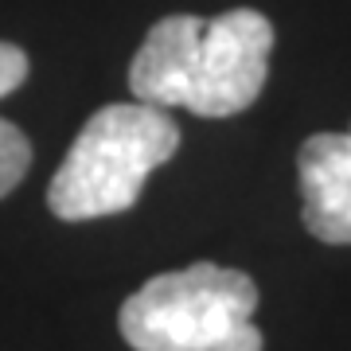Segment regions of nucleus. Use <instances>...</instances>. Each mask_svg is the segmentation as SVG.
Segmentation results:
<instances>
[{"instance_id": "f257e3e1", "label": "nucleus", "mask_w": 351, "mask_h": 351, "mask_svg": "<svg viewBox=\"0 0 351 351\" xmlns=\"http://www.w3.org/2000/svg\"><path fill=\"white\" fill-rule=\"evenodd\" d=\"M274 24L254 8L199 20L164 16L129 63V90L149 106H184L199 117H234L265 86Z\"/></svg>"}, {"instance_id": "f03ea898", "label": "nucleus", "mask_w": 351, "mask_h": 351, "mask_svg": "<svg viewBox=\"0 0 351 351\" xmlns=\"http://www.w3.org/2000/svg\"><path fill=\"white\" fill-rule=\"evenodd\" d=\"M180 149V125L149 101H117L90 117L47 188V207L63 223L121 215Z\"/></svg>"}, {"instance_id": "7ed1b4c3", "label": "nucleus", "mask_w": 351, "mask_h": 351, "mask_svg": "<svg viewBox=\"0 0 351 351\" xmlns=\"http://www.w3.org/2000/svg\"><path fill=\"white\" fill-rule=\"evenodd\" d=\"M254 308V277L195 262L145 281L121 304L117 328L133 351H262Z\"/></svg>"}, {"instance_id": "20e7f679", "label": "nucleus", "mask_w": 351, "mask_h": 351, "mask_svg": "<svg viewBox=\"0 0 351 351\" xmlns=\"http://www.w3.org/2000/svg\"><path fill=\"white\" fill-rule=\"evenodd\" d=\"M297 176L304 230L328 246H351V129L304 141Z\"/></svg>"}, {"instance_id": "39448f33", "label": "nucleus", "mask_w": 351, "mask_h": 351, "mask_svg": "<svg viewBox=\"0 0 351 351\" xmlns=\"http://www.w3.org/2000/svg\"><path fill=\"white\" fill-rule=\"evenodd\" d=\"M32 168V141L20 133V125L0 117V199L16 191V184Z\"/></svg>"}, {"instance_id": "423d86ee", "label": "nucleus", "mask_w": 351, "mask_h": 351, "mask_svg": "<svg viewBox=\"0 0 351 351\" xmlns=\"http://www.w3.org/2000/svg\"><path fill=\"white\" fill-rule=\"evenodd\" d=\"M24 78H27V51L0 39V98H8L12 90H20Z\"/></svg>"}]
</instances>
